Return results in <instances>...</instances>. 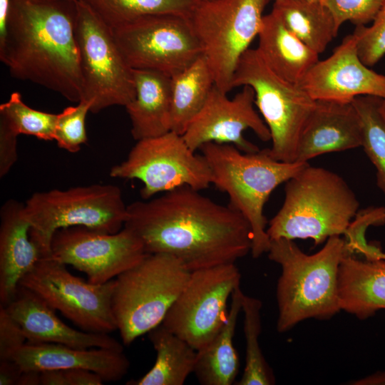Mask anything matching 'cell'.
I'll use <instances>...</instances> for the list:
<instances>
[{
  "mask_svg": "<svg viewBox=\"0 0 385 385\" xmlns=\"http://www.w3.org/2000/svg\"><path fill=\"white\" fill-rule=\"evenodd\" d=\"M124 227L147 253L170 255L189 271L235 262L251 252L252 235L243 215L185 185L127 207Z\"/></svg>",
  "mask_w": 385,
  "mask_h": 385,
  "instance_id": "1",
  "label": "cell"
},
{
  "mask_svg": "<svg viewBox=\"0 0 385 385\" xmlns=\"http://www.w3.org/2000/svg\"><path fill=\"white\" fill-rule=\"evenodd\" d=\"M76 1L11 0L0 60L11 75L61 95L82 98L75 36Z\"/></svg>",
  "mask_w": 385,
  "mask_h": 385,
  "instance_id": "2",
  "label": "cell"
},
{
  "mask_svg": "<svg viewBox=\"0 0 385 385\" xmlns=\"http://www.w3.org/2000/svg\"><path fill=\"white\" fill-rule=\"evenodd\" d=\"M347 252L338 235L329 237L313 255L305 254L292 240H271L268 257L282 268L277 285L279 332L307 319H329L341 310L339 270Z\"/></svg>",
  "mask_w": 385,
  "mask_h": 385,
  "instance_id": "3",
  "label": "cell"
},
{
  "mask_svg": "<svg viewBox=\"0 0 385 385\" xmlns=\"http://www.w3.org/2000/svg\"><path fill=\"white\" fill-rule=\"evenodd\" d=\"M359 202L337 173L309 164L285 183L281 208L269 222L271 240L312 239L318 245L345 235Z\"/></svg>",
  "mask_w": 385,
  "mask_h": 385,
  "instance_id": "4",
  "label": "cell"
},
{
  "mask_svg": "<svg viewBox=\"0 0 385 385\" xmlns=\"http://www.w3.org/2000/svg\"><path fill=\"white\" fill-rule=\"evenodd\" d=\"M212 173V184L227 194L230 206L249 222L254 258L269 251L264 206L273 190L308 163H286L273 158L267 149L246 153L227 143H207L199 149Z\"/></svg>",
  "mask_w": 385,
  "mask_h": 385,
  "instance_id": "5",
  "label": "cell"
},
{
  "mask_svg": "<svg viewBox=\"0 0 385 385\" xmlns=\"http://www.w3.org/2000/svg\"><path fill=\"white\" fill-rule=\"evenodd\" d=\"M190 274L174 257L148 253L115 279L112 307L123 344H130L163 322Z\"/></svg>",
  "mask_w": 385,
  "mask_h": 385,
  "instance_id": "6",
  "label": "cell"
},
{
  "mask_svg": "<svg viewBox=\"0 0 385 385\" xmlns=\"http://www.w3.org/2000/svg\"><path fill=\"white\" fill-rule=\"evenodd\" d=\"M120 189L111 184H92L32 194L24 203L31 238L42 257L51 256V242L59 229L83 226L115 233L128 216Z\"/></svg>",
  "mask_w": 385,
  "mask_h": 385,
  "instance_id": "7",
  "label": "cell"
},
{
  "mask_svg": "<svg viewBox=\"0 0 385 385\" xmlns=\"http://www.w3.org/2000/svg\"><path fill=\"white\" fill-rule=\"evenodd\" d=\"M244 86L253 89L255 104L270 130L269 154L282 162H296L300 135L316 101L299 85L276 75L257 48L247 50L237 63L232 89Z\"/></svg>",
  "mask_w": 385,
  "mask_h": 385,
  "instance_id": "8",
  "label": "cell"
},
{
  "mask_svg": "<svg viewBox=\"0 0 385 385\" xmlns=\"http://www.w3.org/2000/svg\"><path fill=\"white\" fill-rule=\"evenodd\" d=\"M271 0H200L190 20L215 85L227 93L237 63L258 36Z\"/></svg>",
  "mask_w": 385,
  "mask_h": 385,
  "instance_id": "9",
  "label": "cell"
},
{
  "mask_svg": "<svg viewBox=\"0 0 385 385\" xmlns=\"http://www.w3.org/2000/svg\"><path fill=\"white\" fill-rule=\"evenodd\" d=\"M75 36L83 83L81 101L97 113L113 106L125 107L135 96L133 69L111 29L85 2L76 0Z\"/></svg>",
  "mask_w": 385,
  "mask_h": 385,
  "instance_id": "10",
  "label": "cell"
},
{
  "mask_svg": "<svg viewBox=\"0 0 385 385\" xmlns=\"http://www.w3.org/2000/svg\"><path fill=\"white\" fill-rule=\"evenodd\" d=\"M110 176L140 180L143 200L181 186L200 191L212 184L205 158L191 150L182 135L172 130L137 140L126 158L111 168Z\"/></svg>",
  "mask_w": 385,
  "mask_h": 385,
  "instance_id": "11",
  "label": "cell"
},
{
  "mask_svg": "<svg viewBox=\"0 0 385 385\" xmlns=\"http://www.w3.org/2000/svg\"><path fill=\"white\" fill-rule=\"evenodd\" d=\"M111 30L122 56L132 69L156 71L171 77L202 55L187 16L150 15Z\"/></svg>",
  "mask_w": 385,
  "mask_h": 385,
  "instance_id": "12",
  "label": "cell"
},
{
  "mask_svg": "<svg viewBox=\"0 0 385 385\" xmlns=\"http://www.w3.org/2000/svg\"><path fill=\"white\" fill-rule=\"evenodd\" d=\"M19 286L38 294L83 331L110 334L117 330L112 307L115 279L103 284L84 281L51 255L41 257Z\"/></svg>",
  "mask_w": 385,
  "mask_h": 385,
  "instance_id": "13",
  "label": "cell"
},
{
  "mask_svg": "<svg viewBox=\"0 0 385 385\" xmlns=\"http://www.w3.org/2000/svg\"><path fill=\"white\" fill-rule=\"evenodd\" d=\"M240 278L235 263L190 272L161 324L199 350L225 322L228 299L240 286Z\"/></svg>",
  "mask_w": 385,
  "mask_h": 385,
  "instance_id": "14",
  "label": "cell"
},
{
  "mask_svg": "<svg viewBox=\"0 0 385 385\" xmlns=\"http://www.w3.org/2000/svg\"><path fill=\"white\" fill-rule=\"evenodd\" d=\"M51 256L84 272L93 284H103L139 263L146 255L139 237L123 227L107 233L83 226L58 230L51 242Z\"/></svg>",
  "mask_w": 385,
  "mask_h": 385,
  "instance_id": "15",
  "label": "cell"
},
{
  "mask_svg": "<svg viewBox=\"0 0 385 385\" xmlns=\"http://www.w3.org/2000/svg\"><path fill=\"white\" fill-rule=\"evenodd\" d=\"M227 94L214 85L205 105L182 135L193 151L212 142L233 145L246 153L258 152L259 148L243 135L247 129L264 142L271 140L268 127L255 109L253 89L244 86L232 98Z\"/></svg>",
  "mask_w": 385,
  "mask_h": 385,
  "instance_id": "16",
  "label": "cell"
},
{
  "mask_svg": "<svg viewBox=\"0 0 385 385\" xmlns=\"http://www.w3.org/2000/svg\"><path fill=\"white\" fill-rule=\"evenodd\" d=\"M356 43L354 34L346 36L330 56L310 68L299 86L315 101L351 103L361 96L385 98V76L361 61Z\"/></svg>",
  "mask_w": 385,
  "mask_h": 385,
  "instance_id": "17",
  "label": "cell"
},
{
  "mask_svg": "<svg viewBox=\"0 0 385 385\" xmlns=\"http://www.w3.org/2000/svg\"><path fill=\"white\" fill-rule=\"evenodd\" d=\"M3 306V305H2ZM19 324L29 344H59L80 349L104 348L123 351L109 334L75 329L63 322L56 310L34 292L19 286L4 306Z\"/></svg>",
  "mask_w": 385,
  "mask_h": 385,
  "instance_id": "18",
  "label": "cell"
},
{
  "mask_svg": "<svg viewBox=\"0 0 385 385\" xmlns=\"http://www.w3.org/2000/svg\"><path fill=\"white\" fill-rule=\"evenodd\" d=\"M362 140L361 118L352 102L318 100L301 133L296 162L359 148Z\"/></svg>",
  "mask_w": 385,
  "mask_h": 385,
  "instance_id": "19",
  "label": "cell"
},
{
  "mask_svg": "<svg viewBox=\"0 0 385 385\" xmlns=\"http://www.w3.org/2000/svg\"><path fill=\"white\" fill-rule=\"evenodd\" d=\"M23 371L86 369L98 374L104 381L124 377L130 361L123 351L80 349L59 344L26 343L13 356Z\"/></svg>",
  "mask_w": 385,
  "mask_h": 385,
  "instance_id": "20",
  "label": "cell"
},
{
  "mask_svg": "<svg viewBox=\"0 0 385 385\" xmlns=\"http://www.w3.org/2000/svg\"><path fill=\"white\" fill-rule=\"evenodd\" d=\"M24 204L6 201L0 210V302L13 299L21 279L36 265L42 253L30 236Z\"/></svg>",
  "mask_w": 385,
  "mask_h": 385,
  "instance_id": "21",
  "label": "cell"
},
{
  "mask_svg": "<svg viewBox=\"0 0 385 385\" xmlns=\"http://www.w3.org/2000/svg\"><path fill=\"white\" fill-rule=\"evenodd\" d=\"M135 96L125 107L137 141L171 130L170 76L153 70L133 69Z\"/></svg>",
  "mask_w": 385,
  "mask_h": 385,
  "instance_id": "22",
  "label": "cell"
},
{
  "mask_svg": "<svg viewBox=\"0 0 385 385\" xmlns=\"http://www.w3.org/2000/svg\"><path fill=\"white\" fill-rule=\"evenodd\" d=\"M341 309L365 319L385 309V260H357L346 253L339 266Z\"/></svg>",
  "mask_w": 385,
  "mask_h": 385,
  "instance_id": "23",
  "label": "cell"
},
{
  "mask_svg": "<svg viewBox=\"0 0 385 385\" xmlns=\"http://www.w3.org/2000/svg\"><path fill=\"white\" fill-rule=\"evenodd\" d=\"M257 50L266 65L281 78L299 85L319 61V54L305 45L273 11L265 15Z\"/></svg>",
  "mask_w": 385,
  "mask_h": 385,
  "instance_id": "24",
  "label": "cell"
},
{
  "mask_svg": "<svg viewBox=\"0 0 385 385\" xmlns=\"http://www.w3.org/2000/svg\"><path fill=\"white\" fill-rule=\"evenodd\" d=\"M243 292L238 286L232 294V303L225 322L216 336L197 351L194 374L202 385H232L239 371V358L233 338Z\"/></svg>",
  "mask_w": 385,
  "mask_h": 385,
  "instance_id": "25",
  "label": "cell"
},
{
  "mask_svg": "<svg viewBox=\"0 0 385 385\" xmlns=\"http://www.w3.org/2000/svg\"><path fill=\"white\" fill-rule=\"evenodd\" d=\"M148 334L156 352L155 362L143 376L127 384L183 385L194 372L197 350L161 324Z\"/></svg>",
  "mask_w": 385,
  "mask_h": 385,
  "instance_id": "26",
  "label": "cell"
},
{
  "mask_svg": "<svg viewBox=\"0 0 385 385\" xmlns=\"http://www.w3.org/2000/svg\"><path fill=\"white\" fill-rule=\"evenodd\" d=\"M272 11L294 35L319 55L337 35L334 18L321 0H275Z\"/></svg>",
  "mask_w": 385,
  "mask_h": 385,
  "instance_id": "27",
  "label": "cell"
},
{
  "mask_svg": "<svg viewBox=\"0 0 385 385\" xmlns=\"http://www.w3.org/2000/svg\"><path fill=\"white\" fill-rule=\"evenodd\" d=\"M170 80L171 130L183 135L205 105L215 81L203 55Z\"/></svg>",
  "mask_w": 385,
  "mask_h": 385,
  "instance_id": "28",
  "label": "cell"
},
{
  "mask_svg": "<svg viewBox=\"0 0 385 385\" xmlns=\"http://www.w3.org/2000/svg\"><path fill=\"white\" fill-rule=\"evenodd\" d=\"M111 29L139 18L157 14L189 17L200 0H81Z\"/></svg>",
  "mask_w": 385,
  "mask_h": 385,
  "instance_id": "29",
  "label": "cell"
},
{
  "mask_svg": "<svg viewBox=\"0 0 385 385\" xmlns=\"http://www.w3.org/2000/svg\"><path fill=\"white\" fill-rule=\"evenodd\" d=\"M262 302L243 293L242 311L244 313V333L246 341L245 366L237 385H270L274 378L259 344L261 332Z\"/></svg>",
  "mask_w": 385,
  "mask_h": 385,
  "instance_id": "30",
  "label": "cell"
},
{
  "mask_svg": "<svg viewBox=\"0 0 385 385\" xmlns=\"http://www.w3.org/2000/svg\"><path fill=\"white\" fill-rule=\"evenodd\" d=\"M381 98L361 96L352 103L362 125L361 147L376 169V185L385 195V121L379 111Z\"/></svg>",
  "mask_w": 385,
  "mask_h": 385,
  "instance_id": "31",
  "label": "cell"
},
{
  "mask_svg": "<svg viewBox=\"0 0 385 385\" xmlns=\"http://www.w3.org/2000/svg\"><path fill=\"white\" fill-rule=\"evenodd\" d=\"M57 114L35 110L27 106L19 92H13L7 101L0 105V122L18 135L34 136L53 140Z\"/></svg>",
  "mask_w": 385,
  "mask_h": 385,
  "instance_id": "32",
  "label": "cell"
},
{
  "mask_svg": "<svg viewBox=\"0 0 385 385\" xmlns=\"http://www.w3.org/2000/svg\"><path fill=\"white\" fill-rule=\"evenodd\" d=\"M90 108L89 103L81 101L57 114L53 140L60 148L75 153L87 143L85 121Z\"/></svg>",
  "mask_w": 385,
  "mask_h": 385,
  "instance_id": "33",
  "label": "cell"
},
{
  "mask_svg": "<svg viewBox=\"0 0 385 385\" xmlns=\"http://www.w3.org/2000/svg\"><path fill=\"white\" fill-rule=\"evenodd\" d=\"M353 34L357 39V51L361 61L371 67L385 56V3L371 25L356 26Z\"/></svg>",
  "mask_w": 385,
  "mask_h": 385,
  "instance_id": "34",
  "label": "cell"
},
{
  "mask_svg": "<svg viewBox=\"0 0 385 385\" xmlns=\"http://www.w3.org/2000/svg\"><path fill=\"white\" fill-rule=\"evenodd\" d=\"M332 12L339 29L346 21L356 26L371 23L385 0H321Z\"/></svg>",
  "mask_w": 385,
  "mask_h": 385,
  "instance_id": "35",
  "label": "cell"
},
{
  "mask_svg": "<svg viewBox=\"0 0 385 385\" xmlns=\"http://www.w3.org/2000/svg\"><path fill=\"white\" fill-rule=\"evenodd\" d=\"M27 342L19 324L0 306V360L12 359L14 354Z\"/></svg>",
  "mask_w": 385,
  "mask_h": 385,
  "instance_id": "36",
  "label": "cell"
},
{
  "mask_svg": "<svg viewBox=\"0 0 385 385\" xmlns=\"http://www.w3.org/2000/svg\"><path fill=\"white\" fill-rule=\"evenodd\" d=\"M18 135L6 124L0 122V178L10 171L18 159Z\"/></svg>",
  "mask_w": 385,
  "mask_h": 385,
  "instance_id": "37",
  "label": "cell"
},
{
  "mask_svg": "<svg viewBox=\"0 0 385 385\" xmlns=\"http://www.w3.org/2000/svg\"><path fill=\"white\" fill-rule=\"evenodd\" d=\"M68 385H101L103 379L97 374L86 369L64 370Z\"/></svg>",
  "mask_w": 385,
  "mask_h": 385,
  "instance_id": "38",
  "label": "cell"
},
{
  "mask_svg": "<svg viewBox=\"0 0 385 385\" xmlns=\"http://www.w3.org/2000/svg\"><path fill=\"white\" fill-rule=\"evenodd\" d=\"M22 372L14 359L0 360V385H17Z\"/></svg>",
  "mask_w": 385,
  "mask_h": 385,
  "instance_id": "39",
  "label": "cell"
},
{
  "mask_svg": "<svg viewBox=\"0 0 385 385\" xmlns=\"http://www.w3.org/2000/svg\"><path fill=\"white\" fill-rule=\"evenodd\" d=\"M41 372V385H68L65 371L47 369Z\"/></svg>",
  "mask_w": 385,
  "mask_h": 385,
  "instance_id": "40",
  "label": "cell"
},
{
  "mask_svg": "<svg viewBox=\"0 0 385 385\" xmlns=\"http://www.w3.org/2000/svg\"><path fill=\"white\" fill-rule=\"evenodd\" d=\"M11 0H0V41L5 36Z\"/></svg>",
  "mask_w": 385,
  "mask_h": 385,
  "instance_id": "41",
  "label": "cell"
},
{
  "mask_svg": "<svg viewBox=\"0 0 385 385\" xmlns=\"http://www.w3.org/2000/svg\"><path fill=\"white\" fill-rule=\"evenodd\" d=\"M41 372L34 370L23 371L17 385H40Z\"/></svg>",
  "mask_w": 385,
  "mask_h": 385,
  "instance_id": "42",
  "label": "cell"
},
{
  "mask_svg": "<svg viewBox=\"0 0 385 385\" xmlns=\"http://www.w3.org/2000/svg\"><path fill=\"white\" fill-rule=\"evenodd\" d=\"M356 384L385 385V371L376 372L357 381Z\"/></svg>",
  "mask_w": 385,
  "mask_h": 385,
  "instance_id": "43",
  "label": "cell"
},
{
  "mask_svg": "<svg viewBox=\"0 0 385 385\" xmlns=\"http://www.w3.org/2000/svg\"><path fill=\"white\" fill-rule=\"evenodd\" d=\"M385 224V207H383L379 214L374 225H381Z\"/></svg>",
  "mask_w": 385,
  "mask_h": 385,
  "instance_id": "44",
  "label": "cell"
},
{
  "mask_svg": "<svg viewBox=\"0 0 385 385\" xmlns=\"http://www.w3.org/2000/svg\"><path fill=\"white\" fill-rule=\"evenodd\" d=\"M379 111L383 119L385 121V98H381L379 103Z\"/></svg>",
  "mask_w": 385,
  "mask_h": 385,
  "instance_id": "45",
  "label": "cell"
},
{
  "mask_svg": "<svg viewBox=\"0 0 385 385\" xmlns=\"http://www.w3.org/2000/svg\"><path fill=\"white\" fill-rule=\"evenodd\" d=\"M376 258H381V259H384L385 260V253L382 252L381 250H379L376 255Z\"/></svg>",
  "mask_w": 385,
  "mask_h": 385,
  "instance_id": "46",
  "label": "cell"
},
{
  "mask_svg": "<svg viewBox=\"0 0 385 385\" xmlns=\"http://www.w3.org/2000/svg\"><path fill=\"white\" fill-rule=\"evenodd\" d=\"M32 1H56V0H32ZM71 1H76V0H71Z\"/></svg>",
  "mask_w": 385,
  "mask_h": 385,
  "instance_id": "47",
  "label": "cell"
},
{
  "mask_svg": "<svg viewBox=\"0 0 385 385\" xmlns=\"http://www.w3.org/2000/svg\"><path fill=\"white\" fill-rule=\"evenodd\" d=\"M275 1V0H274Z\"/></svg>",
  "mask_w": 385,
  "mask_h": 385,
  "instance_id": "48",
  "label": "cell"
}]
</instances>
